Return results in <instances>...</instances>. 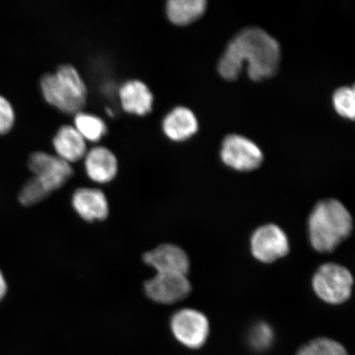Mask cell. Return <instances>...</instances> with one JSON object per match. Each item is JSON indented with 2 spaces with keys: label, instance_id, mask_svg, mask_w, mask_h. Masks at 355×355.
<instances>
[{
  "label": "cell",
  "instance_id": "cell-1",
  "mask_svg": "<svg viewBox=\"0 0 355 355\" xmlns=\"http://www.w3.org/2000/svg\"><path fill=\"white\" fill-rule=\"evenodd\" d=\"M281 47L276 39L259 28H248L235 35L218 63V72L228 81L236 80L243 64H247L248 77L259 82L277 72Z\"/></svg>",
  "mask_w": 355,
  "mask_h": 355
},
{
  "label": "cell",
  "instance_id": "cell-2",
  "mask_svg": "<svg viewBox=\"0 0 355 355\" xmlns=\"http://www.w3.org/2000/svg\"><path fill=\"white\" fill-rule=\"evenodd\" d=\"M352 230V215L343 204L336 199L319 202L309 216L311 245L322 254L334 251L349 236Z\"/></svg>",
  "mask_w": 355,
  "mask_h": 355
},
{
  "label": "cell",
  "instance_id": "cell-3",
  "mask_svg": "<svg viewBox=\"0 0 355 355\" xmlns=\"http://www.w3.org/2000/svg\"><path fill=\"white\" fill-rule=\"evenodd\" d=\"M41 88L44 100L62 112L78 114L86 104V84L72 65H62L55 73L44 74Z\"/></svg>",
  "mask_w": 355,
  "mask_h": 355
},
{
  "label": "cell",
  "instance_id": "cell-4",
  "mask_svg": "<svg viewBox=\"0 0 355 355\" xmlns=\"http://www.w3.org/2000/svg\"><path fill=\"white\" fill-rule=\"evenodd\" d=\"M353 276L347 268L336 263H327L318 268L313 278L316 295L331 304L345 303L352 295Z\"/></svg>",
  "mask_w": 355,
  "mask_h": 355
},
{
  "label": "cell",
  "instance_id": "cell-5",
  "mask_svg": "<svg viewBox=\"0 0 355 355\" xmlns=\"http://www.w3.org/2000/svg\"><path fill=\"white\" fill-rule=\"evenodd\" d=\"M171 327L176 340L189 349L202 348L210 334L208 319L195 309L178 311L171 318Z\"/></svg>",
  "mask_w": 355,
  "mask_h": 355
},
{
  "label": "cell",
  "instance_id": "cell-6",
  "mask_svg": "<svg viewBox=\"0 0 355 355\" xmlns=\"http://www.w3.org/2000/svg\"><path fill=\"white\" fill-rule=\"evenodd\" d=\"M220 158L226 166L238 171H252L263 162V154L254 141L241 135L225 137L222 144Z\"/></svg>",
  "mask_w": 355,
  "mask_h": 355
},
{
  "label": "cell",
  "instance_id": "cell-7",
  "mask_svg": "<svg viewBox=\"0 0 355 355\" xmlns=\"http://www.w3.org/2000/svg\"><path fill=\"white\" fill-rule=\"evenodd\" d=\"M28 166L34 177L51 193L63 187L73 174L69 163L57 155L43 152L31 155Z\"/></svg>",
  "mask_w": 355,
  "mask_h": 355
},
{
  "label": "cell",
  "instance_id": "cell-8",
  "mask_svg": "<svg viewBox=\"0 0 355 355\" xmlns=\"http://www.w3.org/2000/svg\"><path fill=\"white\" fill-rule=\"evenodd\" d=\"M251 250L255 259L270 263L290 251L287 235L278 225L268 224L255 230L251 238Z\"/></svg>",
  "mask_w": 355,
  "mask_h": 355
},
{
  "label": "cell",
  "instance_id": "cell-9",
  "mask_svg": "<svg viewBox=\"0 0 355 355\" xmlns=\"http://www.w3.org/2000/svg\"><path fill=\"white\" fill-rule=\"evenodd\" d=\"M144 288L150 300L162 304H174L184 300L192 290L184 275L159 273L145 282Z\"/></svg>",
  "mask_w": 355,
  "mask_h": 355
},
{
  "label": "cell",
  "instance_id": "cell-10",
  "mask_svg": "<svg viewBox=\"0 0 355 355\" xmlns=\"http://www.w3.org/2000/svg\"><path fill=\"white\" fill-rule=\"evenodd\" d=\"M144 261L159 274L186 276L190 268L188 255L184 250L174 244H162L154 250L146 252Z\"/></svg>",
  "mask_w": 355,
  "mask_h": 355
},
{
  "label": "cell",
  "instance_id": "cell-11",
  "mask_svg": "<svg viewBox=\"0 0 355 355\" xmlns=\"http://www.w3.org/2000/svg\"><path fill=\"white\" fill-rule=\"evenodd\" d=\"M75 211L84 220H104L109 215L107 198L101 190L82 188L75 191L72 198Z\"/></svg>",
  "mask_w": 355,
  "mask_h": 355
},
{
  "label": "cell",
  "instance_id": "cell-12",
  "mask_svg": "<svg viewBox=\"0 0 355 355\" xmlns=\"http://www.w3.org/2000/svg\"><path fill=\"white\" fill-rule=\"evenodd\" d=\"M85 168L91 180L97 184H107L117 175V158L108 148L96 146L85 155Z\"/></svg>",
  "mask_w": 355,
  "mask_h": 355
},
{
  "label": "cell",
  "instance_id": "cell-13",
  "mask_svg": "<svg viewBox=\"0 0 355 355\" xmlns=\"http://www.w3.org/2000/svg\"><path fill=\"white\" fill-rule=\"evenodd\" d=\"M119 96L123 110L128 114L144 116L153 110V93L139 80H130L123 83L119 89Z\"/></svg>",
  "mask_w": 355,
  "mask_h": 355
},
{
  "label": "cell",
  "instance_id": "cell-14",
  "mask_svg": "<svg viewBox=\"0 0 355 355\" xmlns=\"http://www.w3.org/2000/svg\"><path fill=\"white\" fill-rule=\"evenodd\" d=\"M163 131L168 139L184 141L198 130V122L193 111L179 106L168 113L162 123Z\"/></svg>",
  "mask_w": 355,
  "mask_h": 355
},
{
  "label": "cell",
  "instance_id": "cell-15",
  "mask_svg": "<svg viewBox=\"0 0 355 355\" xmlns=\"http://www.w3.org/2000/svg\"><path fill=\"white\" fill-rule=\"evenodd\" d=\"M53 144L57 157L69 164L85 157L87 153L86 140L74 126H62L57 132Z\"/></svg>",
  "mask_w": 355,
  "mask_h": 355
},
{
  "label": "cell",
  "instance_id": "cell-16",
  "mask_svg": "<svg viewBox=\"0 0 355 355\" xmlns=\"http://www.w3.org/2000/svg\"><path fill=\"white\" fill-rule=\"evenodd\" d=\"M206 8L205 0H170L166 3L168 19L179 26L197 21L204 15Z\"/></svg>",
  "mask_w": 355,
  "mask_h": 355
},
{
  "label": "cell",
  "instance_id": "cell-17",
  "mask_svg": "<svg viewBox=\"0 0 355 355\" xmlns=\"http://www.w3.org/2000/svg\"><path fill=\"white\" fill-rule=\"evenodd\" d=\"M74 128L84 139L96 143L107 132V127L103 119L95 114L78 112L75 115Z\"/></svg>",
  "mask_w": 355,
  "mask_h": 355
},
{
  "label": "cell",
  "instance_id": "cell-18",
  "mask_svg": "<svg viewBox=\"0 0 355 355\" xmlns=\"http://www.w3.org/2000/svg\"><path fill=\"white\" fill-rule=\"evenodd\" d=\"M296 355H349L343 345L329 338H317L301 347Z\"/></svg>",
  "mask_w": 355,
  "mask_h": 355
},
{
  "label": "cell",
  "instance_id": "cell-19",
  "mask_svg": "<svg viewBox=\"0 0 355 355\" xmlns=\"http://www.w3.org/2000/svg\"><path fill=\"white\" fill-rule=\"evenodd\" d=\"M333 105L341 117L352 119L355 117L354 87H343L335 92L332 97Z\"/></svg>",
  "mask_w": 355,
  "mask_h": 355
},
{
  "label": "cell",
  "instance_id": "cell-20",
  "mask_svg": "<svg viewBox=\"0 0 355 355\" xmlns=\"http://www.w3.org/2000/svg\"><path fill=\"white\" fill-rule=\"evenodd\" d=\"M274 332L269 324L259 322L255 324L248 336V343L257 352H264L273 343Z\"/></svg>",
  "mask_w": 355,
  "mask_h": 355
},
{
  "label": "cell",
  "instance_id": "cell-21",
  "mask_svg": "<svg viewBox=\"0 0 355 355\" xmlns=\"http://www.w3.org/2000/svg\"><path fill=\"white\" fill-rule=\"evenodd\" d=\"M50 194L51 193L40 183L37 178L33 176L22 187L19 194V201L22 205L33 206L43 201L44 199L50 196Z\"/></svg>",
  "mask_w": 355,
  "mask_h": 355
},
{
  "label": "cell",
  "instance_id": "cell-22",
  "mask_svg": "<svg viewBox=\"0 0 355 355\" xmlns=\"http://www.w3.org/2000/svg\"><path fill=\"white\" fill-rule=\"evenodd\" d=\"M15 118V111L10 102L0 96V135H6L10 131Z\"/></svg>",
  "mask_w": 355,
  "mask_h": 355
},
{
  "label": "cell",
  "instance_id": "cell-23",
  "mask_svg": "<svg viewBox=\"0 0 355 355\" xmlns=\"http://www.w3.org/2000/svg\"><path fill=\"white\" fill-rule=\"evenodd\" d=\"M7 291V285L6 279L0 272V300H2L3 297L6 295Z\"/></svg>",
  "mask_w": 355,
  "mask_h": 355
}]
</instances>
